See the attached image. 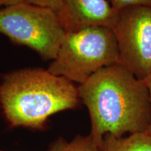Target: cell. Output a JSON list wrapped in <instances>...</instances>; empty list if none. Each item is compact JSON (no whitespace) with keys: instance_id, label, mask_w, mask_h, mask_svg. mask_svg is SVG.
<instances>
[{"instance_id":"1","label":"cell","mask_w":151,"mask_h":151,"mask_svg":"<svg viewBox=\"0 0 151 151\" xmlns=\"http://www.w3.org/2000/svg\"><path fill=\"white\" fill-rule=\"evenodd\" d=\"M78 89L90 115V134L99 148L106 134L120 137L147 132L151 118L148 90L121 64L102 68Z\"/></svg>"},{"instance_id":"2","label":"cell","mask_w":151,"mask_h":151,"mask_svg":"<svg viewBox=\"0 0 151 151\" xmlns=\"http://www.w3.org/2000/svg\"><path fill=\"white\" fill-rule=\"evenodd\" d=\"M80 101L73 82L48 69L13 71L0 83V106L11 128L43 129L50 116L76 108Z\"/></svg>"},{"instance_id":"3","label":"cell","mask_w":151,"mask_h":151,"mask_svg":"<svg viewBox=\"0 0 151 151\" xmlns=\"http://www.w3.org/2000/svg\"><path fill=\"white\" fill-rule=\"evenodd\" d=\"M115 64H120V55L113 30L92 26L67 32L48 70L81 85L101 69Z\"/></svg>"},{"instance_id":"4","label":"cell","mask_w":151,"mask_h":151,"mask_svg":"<svg viewBox=\"0 0 151 151\" xmlns=\"http://www.w3.org/2000/svg\"><path fill=\"white\" fill-rule=\"evenodd\" d=\"M0 33L52 61L67 35L55 12L24 1L0 9Z\"/></svg>"},{"instance_id":"5","label":"cell","mask_w":151,"mask_h":151,"mask_svg":"<svg viewBox=\"0 0 151 151\" xmlns=\"http://www.w3.org/2000/svg\"><path fill=\"white\" fill-rule=\"evenodd\" d=\"M112 29L120 64L144 81L151 73V7L134 6L118 11Z\"/></svg>"},{"instance_id":"6","label":"cell","mask_w":151,"mask_h":151,"mask_svg":"<svg viewBox=\"0 0 151 151\" xmlns=\"http://www.w3.org/2000/svg\"><path fill=\"white\" fill-rule=\"evenodd\" d=\"M67 32H71L92 26L114 27L118 11L107 0H62L58 14Z\"/></svg>"},{"instance_id":"7","label":"cell","mask_w":151,"mask_h":151,"mask_svg":"<svg viewBox=\"0 0 151 151\" xmlns=\"http://www.w3.org/2000/svg\"><path fill=\"white\" fill-rule=\"evenodd\" d=\"M100 151H151V136L147 132L120 137L106 134Z\"/></svg>"},{"instance_id":"8","label":"cell","mask_w":151,"mask_h":151,"mask_svg":"<svg viewBox=\"0 0 151 151\" xmlns=\"http://www.w3.org/2000/svg\"><path fill=\"white\" fill-rule=\"evenodd\" d=\"M48 151H100V148L92 136L88 134L78 135L71 141L60 138L50 145Z\"/></svg>"},{"instance_id":"9","label":"cell","mask_w":151,"mask_h":151,"mask_svg":"<svg viewBox=\"0 0 151 151\" xmlns=\"http://www.w3.org/2000/svg\"><path fill=\"white\" fill-rule=\"evenodd\" d=\"M111 6L116 11L134 6L151 7V0H107Z\"/></svg>"},{"instance_id":"10","label":"cell","mask_w":151,"mask_h":151,"mask_svg":"<svg viewBox=\"0 0 151 151\" xmlns=\"http://www.w3.org/2000/svg\"><path fill=\"white\" fill-rule=\"evenodd\" d=\"M22 1L30 4L50 9L55 12L58 15L60 12L62 7V0H22Z\"/></svg>"},{"instance_id":"11","label":"cell","mask_w":151,"mask_h":151,"mask_svg":"<svg viewBox=\"0 0 151 151\" xmlns=\"http://www.w3.org/2000/svg\"><path fill=\"white\" fill-rule=\"evenodd\" d=\"M145 84L146 85L147 88L148 90V92H149V97H150V109H151V73L148 76L147 78L145 79L144 81ZM147 133L149 135L151 136V118H150V124H149L148 129L147 130Z\"/></svg>"},{"instance_id":"12","label":"cell","mask_w":151,"mask_h":151,"mask_svg":"<svg viewBox=\"0 0 151 151\" xmlns=\"http://www.w3.org/2000/svg\"><path fill=\"white\" fill-rule=\"evenodd\" d=\"M22 1V0H0V9Z\"/></svg>"},{"instance_id":"13","label":"cell","mask_w":151,"mask_h":151,"mask_svg":"<svg viewBox=\"0 0 151 151\" xmlns=\"http://www.w3.org/2000/svg\"><path fill=\"white\" fill-rule=\"evenodd\" d=\"M0 151H3V150H0Z\"/></svg>"}]
</instances>
